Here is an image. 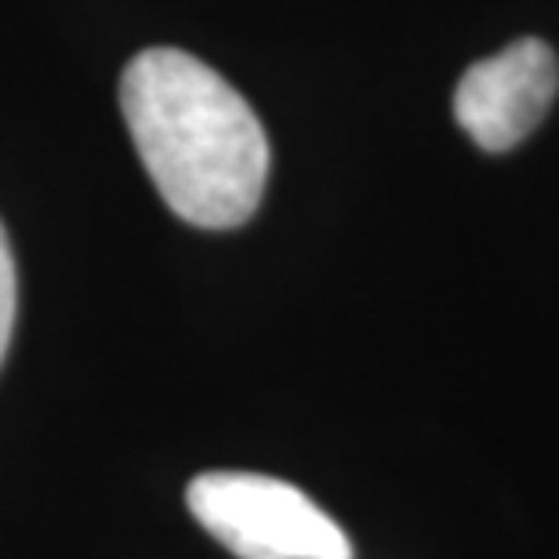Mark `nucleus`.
Returning <instances> with one entry per match:
<instances>
[{
  "label": "nucleus",
  "mask_w": 559,
  "mask_h": 559,
  "mask_svg": "<svg viewBox=\"0 0 559 559\" xmlns=\"http://www.w3.org/2000/svg\"><path fill=\"white\" fill-rule=\"evenodd\" d=\"M186 506L237 559H353L345 531L309 495L259 473H204Z\"/></svg>",
  "instance_id": "nucleus-2"
},
{
  "label": "nucleus",
  "mask_w": 559,
  "mask_h": 559,
  "mask_svg": "<svg viewBox=\"0 0 559 559\" xmlns=\"http://www.w3.org/2000/svg\"><path fill=\"white\" fill-rule=\"evenodd\" d=\"M556 92V51L545 40L527 37L468 66L454 92V117L479 150L506 153L542 124Z\"/></svg>",
  "instance_id": "nucleus-3"
},
{
  "label": "nucleus",
  "mask_w": 559,
  "mask_h": 559,
  "mask_svg": "<svg viewBox=\"0 0 559 559\" xmlns=\"http://www.w3.org/2000/svg\"><path fill=\"white\" fill-rule=\"evenodd\" d=\"M15 306H19L15 254H11L8 233L0 226V364H4V356H8L11 328H15Z\"/></svg>",
  "instance_id": "nucleus-4"
},
{
  "label": "nucleus",
  "mask_w": 559,
  "mask_h": 559,
  "mask_svg": "<svg viewBox=\"0 0 559 559\" xmlns=\"http://www.w3.org/2000/svg\"><path fill=\"white\" fill-rule=\"evenodd\" d=\"M131 142L156 193L200 229L243 226L265 193L270 139L237 87L175 48H150L120 76Z\"/></svg>",
  "instance_id": "nucleus-1"
}]
</instances>
